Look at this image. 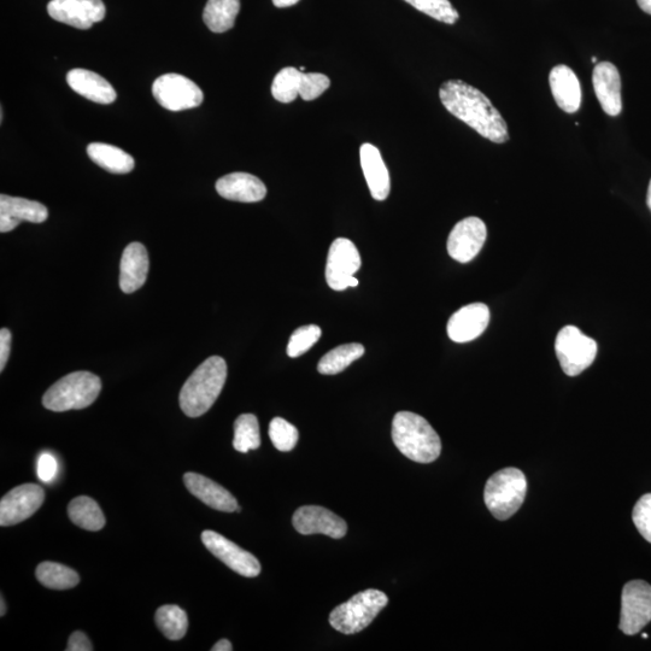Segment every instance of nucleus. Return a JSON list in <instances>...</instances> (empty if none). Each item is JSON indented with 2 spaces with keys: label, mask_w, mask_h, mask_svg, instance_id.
Here are the masks:
<instances>
[{
  "label": "nucleus",
  "mask_w": 651,
  "mask_h": 651,
  "mask_svg": "<svg viewBox=\"0 0 651 651\" xmlns=\"http://www.w3.org/2000/svg\"><path fill=\"white\" fill-rule=\"evenodd\" d=\"M232 643L228 641V639H221V641L217 642L213 648H211V651H232Z\"/></svg>",
  "instance_id": "obj_41"
},
{
  "label": "nucleus",
  "mask_w": 651,
  "mask_h": 651,
  "mask_svg": "<svg viewBox=\"0 0 651 651\" xmlns=\"http://www.w3.org/2000/svg\"><path fill=\"white\" fill-rule=\"evenodd\" d=\"M361 268V256L356 245L346 238L334 240L328 251L326 280L334 291H344L356 287L359 280L355 273Z\"/></svg>",
  "instance_id": "obj_8"
},
{
  "label": "nucleus",
  "mask_w": 651,
  "mask_h": 651,
  "mask_svg": "<svg viewBox=\"0 0 651 651\" xmlns=\"http://www.w3.org/2000/svg\"><path fill=\"white\" fill-rule=\"evenodd\" d=\"M647 203H648V207L651 210V180H650L649 189H648Z\"/></svg>",
  "instance_id": "obj_44"
},
{
  "label": "nucleus",
  "mask_w": 651,
  "mask_h": 651,
  "mask_svg": "<svg viewBox=\"0 0 651 651\" xmlns=\"http://www.w3.org/2000/svg\"><path fill=\"white\" fill-rule=\"evenodd\" d=\"M184 483L191 494L219 512L233 513L240 510L238 501L230 491L222 488L213 480L197 473H186Z\"/></svg>",
  "instance_id": "obj_19"
},
{
  "label": "nucleus",
  "mask_w": 651,
  "mask_h": 651,
  "mask_svg": "<svg viewBox=\"0 0 651 651\" xmlns=\"http://www.w3.org/2000/svg\"><path fill=\"white\" fill-rule=\"evenodd\" d=\"M591 61H592V63H596V64H597V58H596V57H592V58H591Z\"/></svg>",
  "instance_id": "obj_46"
},
{
  "label": "nucleus",
  "mask_w": 651,
  "mask_h": 651,
  "mask_svg": "<svg viewBox=\"0 0 651 651\" xmlns=\"http://www.w3.org/2000/svg\"><path fill=\"white\" fill-rule=\"evenodd\" d=\"M152 95L169 111L195 109L203 103L204 95L198 85L180 74H166L152 85Z\"/></svg>",
  "instance_id": "obj_9"
},
{
  "label": "nucleus",
  "mask_w": 651,
  "mask_h": 651,
  "mask_svg": "<svg viewBox=\"0 0 651 651\" xmlns=\"http://www.w3.org/2000/svg\"><path fill=\"white\" fill-rule=\"evenodd\" d=\"M299 0H273V4L277 8H289L292 5H296Z\"/></svg>",
  "instance_id": "obj_42"
},
{
  "label": "nucleus",
  "mask_w": 651,
  "mask_h": 651,
  "mask_svg": "<svg viewBox=\"0 0 651 651\" xmlns=\"http://www.w3.org/2000/svg\"><path fill=\"white\" fill-rule=\"evenodd\" d=\"M261 445L260 425L254 414H243L234 422L233 447L239 453L246 454Z\"/></svg>",
  "instance_id": "obj_31"
},
{
  "label": "nucleus",
  "mask_w": 651,
  "mask_h": 651,
  "mask_svg": "<svg viewBox=\"0 0 651 651\" xmlns=\"http://www.w3.org/2000/svg\"><path fill=\"white\" fill-rule=\"evenodd\" d=\"M361 167L371 195L377 201H385L390 195L391 181L389 170L377 146L363 144L360 150Z\"/></svg>",
  "instance_id": "obj_23"
},
{
  "label": "nucleus",
  "mask_w": 651,
  "mask_h": 651,
  "mask_svg": "<svg viewBox=\"0 0 651 651\" xmlns=\"http://www.w3.org/2000/svg\"><path fill=\"white\" fill-rule=\"evenodd\" d=\"M240 11V0H208L203 11L205 25L214 33L230 31Z\"/></svg>",
  "instance_id": "obj_26"
},
{
  "label": "nucleus",
  "mask_w": 651,
  "mask_h": 651,
  "mask_svg": "<svg viewBox=\"0 0 651 651\" xmlns=\"http://www.w3.org/2000/svg\"><path fill=\"white\" fill-rule=\"evenodd\" d=\"M365 346L359 343L339 345L327 353L319 362L318 371L324 375H336L348 368L351 363L365 355Z\"/></svg>",
  "instance_id": "obj_28"
},
{
  "label": "nucleus",
  "mask_w": 651,
  "mask_h": 651,
  "mask_svg": "<svg viewBox=\"0 0 651 651\" xmlns=\"http://www.w3.org/2000/svg\"><path fill=\"white\" fill-rule=\"evenodd\" d=\"M416 10L439 22L454 25L460 19L459 13L449 0H404Z\"/></svg>",
  "instance_id": "obj_33"
},
{
  "label": "nucleus",
  "mask_w": 651,
  "mask_h": 651,
  "mask_svg": "<svg viewBox=\"0 0 651 651\" xmlns=\"http://www.w3.org/2000/svg\"><path fill=\"white\" fill-rule=\"evenodd\" d=\"M11 350V333L8 328H2L0 331V371H4L7 366Z\"/></svg>",
  "instance_id": "obj_40"
},
{
  "label": "nucleus",
  "mask_w": 651,
  "mask_h": 651,
  "mask_svg": "<svg viewBox=\"0 0 651 651\" xmlns=\"http://www.w3.org/2000/svg\"><path fill=\"white\" fill-rule=\"evenodd\" d=\"M58 463L56 457L49 453L41 454L38 460V477L41 482L51 483L56 478Z\"/></svg>",
  "instance_id": "obj_38"
},
{
  "label": "nucleus",
  "mask_w": 651,
  "mask_h": 651,
  "mask_svg": "<svg viewBox=\"0 0 651 651\" xmlns=\"http://www.w3.org/2000/svg\"><path fill=\"white\" fill-rule=\"evenodd\" d=\"M392 439L398 450L418 463L436 461L442 453V442L433 427L422 416L400 412L392 421Z\"/></svg>",
  "instance_id": "obj_3"
},
{
  "label": "nucleus",
  "mask_w": 651,
  "mask_h": 651,
  "mask_svg": "<svg viewBox=\"0 0 651 651\" xmlns=\"http://www.w3.org/2000/svg\"><path fill=\"white\" fill-rule=\"evenodd\" d=\"M302 72L293 67L281 69L272 84V95L280 103H291L299 96Z\"/></svg>",
  "instance_id": "obj_32"
},
{
  "label": "nucleus",
  "mask_w": 651,
  "mask_h": 651,
  "mask_svg": "<svg viewBox=\"0 0 651 651\" xmlns=\"http://www.w3.org/2000/svg\"><path fill=\"white\" fill-rule=\"evenodd\" d=\"M486 226L479 217H467L453 228L448 239V252L455 261L468 263L477 256L485 244Z\"/></svg>",
  "instance_id": "obj_15"
},
{
  "label": "nucleus",
  "mask_w": 651,
  "mask_h": 651,
  "mask_svg": "<svg viewBox=\"0 0 651 651\" xmlns=\"http://www.w3.org/2000/svg\"><path fill=\"white\" fill-rule=\"evenodd\" d=\"M202 542L211 554L224 562L232 571L246 578L260 576L261 563L256 557L214 531H204Z\"/></svg>",
  "instance_id": "obj_12"
},
{
  "label": "nucleus",
  "mask_w": 651,
  "mask_h": 651,
  "mask_svg": "<svg viewBox=\"0 0 651 651\" xmlns=\"http://www.w3.org/2000/svg\"><path fill=\"white\" fill-rule=\"evenodd\" d=\"M293 527L301 535H325L334 539L345 537L348 525L344 519L324 507L304 506L293 514Z\"/></svg>",
  "instance_id": "obj_14"
},
{
  "label": "nucleus",
  "mask_w": 651,
  "mask_h": 651,
  "mask_svg": "<svg viewBox=\"0 0 651 651\" xmlns=\"http://www.w3.org/2000/svg\"><path fill=\"white\" fill-rule=\"evenodd\" d=\"M37 578L46 588L68 590L80 583L79 574L56 562H43L37 568Z\"/></svg>",
  "instance_id": "obj_29"
},
{
  "label": "nucleus",
  "mask_w": 651,
  "mask_h": 651,
  "mask_svg": "<svg viewBox=\"0 0 651 651\" xmlns=\"http://www.w3.org/2000/svg\"><path fill=\"white\" fill-rule=\"evenodd\" d=\"M651 621V585L632 580L624 586L621 597L620 630L627 636L636 635Z\"/></svg>",
  "instance_id": "obj_10"
},
{
  "label": "nucleus",
  "mask_w": 651,
  "mask_h": 651,
  "mask_svg": "<svg viewBox=\"0 0 651 651\" xmlns=\"http://www.w3.org/2000/svg\"><path fill=\"white\" fill-rule=\"evenodd\" d=\"M150 261L148 250L140 243L127 246L121 258L120 287L125 293L142 289L148 279Z\"/></svg>",
  "instance_id": "obj_21"
},
{
  "label": "nucleus",
  "mask_w": 651,
  "mask_h": 651,
  "mask_svg": "<svg viewBox=\"0 0 651 651\" xmlns=\"http://www.w3.org/2000/svg\"><path fill=\"white\" fill-rule=\"evenodd\" d=\"M67 82L70 89L91 102L111 104L116 101V91L110 82L91 70H70L67 74Z\"/></svg>",
  "instance_id": "obj_24"
},
{
  "label": "nucleus",
  "mask_w": 651,
  "mask_h": 651,
  "mask_svg": "<svg viewBox=\"0 0 651 651\" xmlns=\"http://www.w3.org/2000/svg\"><path fill=\"white\" fill-rule=\"evenodd\" d=\"M87 154L93 162L113 174H127L134 169V158L114 145L92 143L87 146Z\"/></svg>",
  "instance_id": "obj_25"
},
{
  "label": "nucleus",
  "mask_w": 651,
  "mask_h": 651,
  "mask_svg": "<svg viewBox=\"0 0 651 651\" xmlns=\"http://www.w3.org/2000/svg\"><path fill=\"white\" fill-rule=\"evenodd\" d=\"M490 322V310L483 303L463 307L448 322L449 338L455 343H468L482 336Z\"/></svg>",
  "instance_id": "obj_17"
},
{
  "label": "nucleus",
  "mask_w": 651,
  "mask_h": 651,
  "mask_svg": "<svg viewBox=\"0 0 651 651\" xmlns=\"http://www.w3.org/2000/svg\"><path fill=\"white\" fill-rule=\"evenodd\" d=\"M527 480L516 468H506L495 473L486 483L484 500L486 507L498 520L513 516L525 501Z\"/></svg>",
  "instance_id": "obj_5"
},
{
  "label": "nucleus",
  "mask_w": 651,
  "mask_h": 651,
  "mask_svg": "<svg viewBox=\"0 0 651 651\" xmlns=\"http://www.w3.org/2000/svg\"><path fill=\"white\" fill-rule=\"evenodd\" d=\"M68 514L76 526L87 531H99L105 526L101 507L92 498L81 496L69 503Z\"/></svg>",
  "instance_id": "obj_27"
},
{
  "label": "nucleus",
  "mask_w": 651,
  "mask_h": 651,
  "mask_svg": "<svg viewBox=\"0 0 651 651\" xmlns=\"http://www.w3.org/2000/svg\"><path fill=\"white\" fill-rule=\"evenodd\" d=\"M592 84L598 102L609 116H618L623 110L619 70L611 62L597 63L592 74Z\"/></svg>",
  "instance_id": "obj_18"
},
{
  "label": "nucleus",
  "mask_w": 651,
  "mask_h": 651,
  "mask_svg": "<svg viewBox=\"0 0 651 651\" xmlns=\"http://www.w3.org/2000/svg\"><path fill=\"white\" fill-rule=\"evenodd\" d=\"M216 191L228 201L242 203L261 202L267 196V187L249 173H232L217 180Z\"/></svg>",
  "instance_id": "obj_20"
},
{
  "label": "nucleus",
  "mask_w": 651,
  "mask_h": 651,
  "mask_svg": "<svg viewBox=\"0 0 651 651\" xmlns=\"http://www.w3.org/2000/svg\"><path fill=\"white\" fill-rule=\"evenodd\" d=\"M643 638H645V639H647V638H648V635H647V633H644V635H643Z\"/></svg>",
  "instance_id": "obj_47"
},
{
  "label": "nucleus",
  "mask_w": 651,
  "mask_h": 651,
  "mask_svg": "<svg viewBox=\"0 0 651 651\" xmlns=\"http://www.w3.org/2000/svg\"><path fill=\"white\" fill-rule=\"evenodd\" d=\"M45 492L40 485L25 484L8 492L0 502V525L14 526L22 523L43 506Z\"/></svg>",
  "instance_id": "obj_11"
},
{
  "label": "nucleus",
  "mask_w": 651,
  "mask_h": 651,
  "mask_svg": "<svg viewBox=\"0 0 651 651\" xmlns=\"http://www.w3.org/2000/svg\"><path fill=\"white\" fill-rule=\"evenodd\" d=\"M298 437L297 428L285 419L275 418L269 425V438H271L274 447L283 453L296 447Z\"/></svg>",
  "instance_id": "obj_35"
},
{
  "label": "nucleus",
  "mask_w": 651,
  "mask_h": 651,
  "mask_svg": "<svg viewBox=\"0 0 651 651\" xmlns=\"http://www.w3.org/2000/svg\"><path fill=\"white\" fill-rule=\"evenodd\" d=\"M49 211L44 204L26 198L0 196V232L8 233L23 221L43 224L48 220Z\"/></svg>",
  "instance_id": "obj_16"
},
{
  "label": "nucleus",
  "mask_w": 651,
  "mask_h": 651,
  "mask_svg": "<svg viewBox=\"0 0 651 651\" xmlns=\"http://www.w3.org/2000/svg\"><path fill=\"white\" fill-rule=\"evenodd\" d=\"M439 97L450 114L480 136L496 144L508 142L506 121L482 91L461 80H449L441 86Z\"/></svg>",
  "instance_id": "obj_1"
},
{
  "label": "nucleus",
  "mask_w": 651,
  "mask_h": 651,
  "mask_svg": "<svg viewBox=\"0 0 651 651\" xmlns=\"http://www.w3.org/2000/svg\"><path fill=\"white\" fill-rule=\"evenodd\" d=\"M321 333V328L316 325L299 327L292 333L289 345H287V355L291 359H296V357L306 354L319 342Z\"/></svg>",
  "instance_id": "obj_34"
},
{
  "label": "nucleus",
  "mask_w": 651,
  "mask_h": 651,
  "mask_svg": "<svg viewBox=\"0 0 651 651\" xmlns=\"http://www.w3.org/2000/svg\"><path fill=\"white\" fill-rule=\"evenodd\" d=\"M555 350L563 372L568 377H577L595 361L598 346L594 339L585 336L579 328L566 326L557 334Z\"/></svg>",
  "instance_id": "obj_7"
},
{
  "label": "nucleus",
  "mask_w": 651,
  "mask_h": 651,
  "mask_svg": "<svg viewBox=\"0 0 651 651\" xmlns=\"http://www.w3.org/2000/svg\"><path fill=\"white\" fill-rule=\"evenodd\" d=\"M48 13L52 19L78 29H90L104 20L107 9L102 0H51Z\"/></svg>",
  "instance_id": "obj_13"
},
{
  "label": "nucleus",
  "mask_w": 651,
  "mask_h": 651,
  "mask_svg": "<svg viewBox=\"0 0 651 651\" xmlns=\"http://www.w3.org/2000/svg\"><path fill=\"white\" fill-rule=\"evenodd\" d=\"M227 379L226 361L211 356L199 366L180 392V407L190 418H198L208 412L219 398Z\"/></svg>",
  "instance_id": "obj_2"
},
{
  "label": "nucleus",
  "mask_w": 651,
  "mask_h": 651,
  "mask_svg": "<svg viewBox=\"0 0 651 651\" xmlns=\"http://www.w3.org/2000/svg\"><path fill=\"white\" fill-rule=\"evenodd\" d=\"M389 603L383 591L368 589L351 597L348 602L333 609L330 624L344 635H354L371 625Z\"/></svg>",
  "instance_id": "obj_6"
},
{
  "label": "nucleus",
  "mask_w": 651,
  "mask_h": 651,
  "mask_svg": "<svg viewBox=\"0 0 651 651\" xmlns=\"http://www.w3.org/2000/svg\"><path fill=\"white\" fill-rule=\"evenodd\" d=\"M102 391V381L90 372H74L52 385L43 397L46 409L61 413L90 407Z\"/></svg>",
  "instance_id": "obj_4"
},
{
  "label": "nucleus",
  "mask_w": 651,
  "mask_h": 651,
  "mask_svg": "<svg viewBox=\"0 0 651 651\" xmlns=\"http://www.w3.org/2000/svg\"><path fill=\"white\" fill-rule=\"evenodd\" d=\"M156 624L158 629L170 641H179L184 638L189 629V618L183 609L173 604H167L157 609Z\"/></svg>",
  "instance_id": "obj_30"
},
{
  "label": "nucleus",
  "mask_w": 651,
  "mask_h": 651,
  "mask_svg": "<svg viewBox=\"0 0 651 651\" xmlns=\"http://www.w3.org/2000/svg\"><path fill=\"white\" fill-rule=\"evenodd\" d=\"M550 89L559 108L568 114L577 113L582 104V89L576 73L565 64L551 69Z\"/></svg>",
  "instance_id": "obj_22"
},
{
  "label": "nucleus",
  "mask_w": 651,
  "mask_h": 651,
  "mask_svg": "<svg viewBox=\"0 0 651 651\" xmlns=\"http://www.w3.org/2000/svg\"><path fill=\"white\" fill-rule=\"evenodd\" d=\"M0 602H2V609H0V615H2V617H3L5 612H7V608H5L4 598L3 597H2V600H0Z\"/></svg>",
  "instance_id": "obj_45"
},
{
  "label": "nucleus",
  "mask_w": 651,
  "mask_h": 651,
  "mask_svg": "<svg viewBox=\"0 0 651 651\" xmlns=\"http://www.w3.org/2000/svg\"><path fill=\"white\" fill-rule=\"evenodd\" d=\"M330 85V79L324 74L303 73L301 85H299V96L304 101H314V99L319 98L322 93L327 91Z\"/></svg>",
  "instance_id": "obj_36"
},
{
  "label": "nucleus",
  "mask_w": 651,
  "mask_h": 651,
  "mask_svg": "<svg viewBox=\"0 0 651 651\" xmlns=\"http://www.w3.org/2000/svg\"><path fill=\"white\" fill-rule=\"evenodd\" d=\"M633 523L637 530L651 543V494L644 495L633 509Z\"/></svg>",
  "instance_id": "obj_37"
},
{
  "label": "nucleus",
  "mask_w": 651,
  "mask_h": 651,
  "mask_svg": "<svg viewBox=\"0 0 651 651\" xmlns=\"http://www.w3.org/2000/svg\"><path fill=\"white\" fill-rule=\"evenodd\" d=\"M637 3L644 13L651 15V0H637Z\"/></svg>",
  "instance_id": "obj_43"
},
{
  "label": "nucleus",
  "mask_w": 651,
  "mask_h": 651,
  "mask_svg": "<svg viewBox=\"0 0 651 651\" xmlns=\"http://www.w3.org/2000/svg\"><path fill=\"white\" fill-rule=\"evenodd\" d=\"M89 637L84 632L76 631L69 638L67 651H92Z\"/></svg>",
  "instance_id": "obj_39"
}]
</instances>
